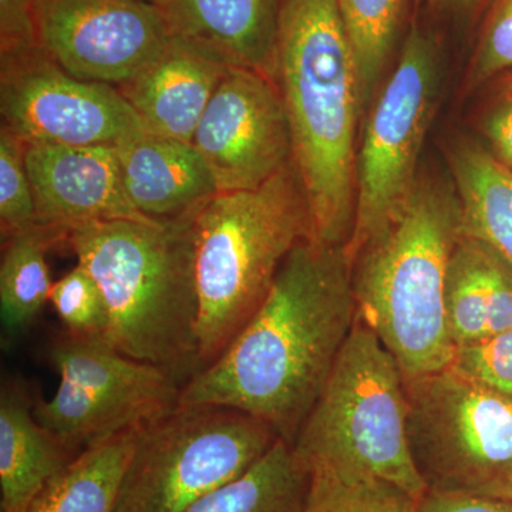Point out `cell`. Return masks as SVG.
<instances>
[{"mask_svg": "<svg viewBox=\"0 0 512 512\" xmlns=\"http://www.w3.org/2000/svg\"><path fill=\"white\" fill-rule=\"evenodd\" d=\"M356 319L345 249L305 239L247 325L184 384L178 404L239 410L292 444Z\"/></svg>", "mask_w": 512, "mask_h": 512, "instance_id": "obj_1", "label": "cell"}, {"mask_svg": "<svg viewBox=\"0 0 512 512\" xmlns=\"http://www.w3.org/2000/svg\"><path fill=\"white\" fill-rule=\"evenodd\" d=\"M275 79L312 239L345 248L355 225L357 121L365 99L338 0H284Z\"/></svg>", "mask_w": 512, "mask_h": 512, "instance_id": "obj_2", "label": "cell"}, {"mask_svg": "<svg viewBox=\"0 0 512 512\" xmlns=\"http://www.w3.org/2000/svg\"><path fill=\"white\" fill-rule=\"evenodd\" d=\"M200 210L173 220L86 222L69 228L66 239L103 292L106 338L181 387L202 369L194 244Z\"/></svg>", "mask_w": 512, "mask_h": 512, "instance_id": "obj_3", "label": "cell"}, {"mask_svg": "<svg viewBox=\"0 0 512 512\" xmlns=\"http://www.w3.org/2000/svg\"><path fill=\"white\" fill-rule=\"evenodd\" d=\"M463 235L456 188L420 181L409 207L352 265L357 315L399 363L404 379L450 366L448 262Z\"/></svg>", "mask_w": 512, "mask_h": 512, "instance_id": "obj_4", "label": "cell"}, {"mask_svg": "<svg viewBox=\"0 0 512 512\" xmlns=\"http://www.w3.org/2000/svg\"><path fill=\"white\" fill-rule=\"evenodd\" d=\"M312 239L311 211L292 161L255 190L218 192L194 224L202 369L258 311L296 245Z\"/></svg>", "mask_w": 512, "mask_h": 512, "instance_id": "obj_5", "label": "cell"}, {"mask_svg": "<svg viewBox=\"0 0 512 512\" xmlns=\"http://www.w3.org/2000/svg\"><path fill=\"white\" fill-rule=\"evenodd\" d=\"M292 447L309 473L366 474L426 494L407 439L402 369L359 315Z\"/></svg>", "mask_w": 512, "mask_h": 512, "instance_id": "obj_6", "label": "cell"}, {"mask_svg": "<svg viewBox=\"0 0 512 512\" xmlns=\"http://www.w3.org/2000/svg\"><path fill=\"white\" fill-rule=\"evenodd\" d=\"M407 439L426 493L512 501V399L447 366L404 379Z\"/></svg>", "mask_w": 512, "mask_h": 512, "instance_id": "obj_7", "label": "cell"}, {"mask_svg": "<svg viewBox=\"0 0 512 512\" xmlns=\"http://www.w3.org/2000/svg\"><path fill=\"white\" fill-rule=\"evenodd\" d=\"M278 439L239 410L178 404L138 433L114 512H185L242 476Z\"/></svg>", "mask_w": 512, "mask_h": 512, "instance_id": "obj_8", "label": "cell"}, {"mask_svg": "<svg viewBox=\"0 0 512 512\" xmlns=\"http://www.w3.org/2000/svg\"><path fill=\"white\" fill-rule=\"evenodd\" d=\"M59 386L35 417L73 457L141 429L180 403L181 384L161 367L121 353L106 336L67 332L49 350Z\"/></svg>", "mask_w": 512, "mask_h": 512, "instance_id": "obj_9", "label": "cell"}, {"mask_svg": "<svg viewBox=\"0 0 512 512\" xmlns=\"http://www.w3.org/2000/svg\"><path fill=\"white\" fill-rule=\"evenodd\" d=\"M436 92V46L413 26L357 150L355 225L343 248L350 268L363 249L402 217L416 194L417 164Z\"/></svg>", "mask_w": 512, "mask_h": 512, "instance_id": "obj_10", "label": "cell"}, {"mask_svg": "<svg viewBox=\"0 0 512 512\" xmlns=\"http://www.w3.org/2000/svg\"><path fill=\"white\" fill-rule=\"evenodd\" d=\"M0 113L26 144L119 147L151 133L117 87L67 73L37 46L0 53Z\"/></svg>", "mask_w": 512, "mask_h": 512, "instance_id": "obj_11", "label": "cell"}, {"mask_svg": "<svg viewBox=\"0 0 512 512\" xmlns=\"http://www.w3.org/2000/svg\"><path fill=\"white\" fill-rule=\"evenodd\" d=\"M36 45L79 79L119 87L173 39L147 0H36Z\"/></svg>", "mask_w": 512, "mask_h": 512, "instance_id": "obj_12", "label": "cell"}, {"mask_svg": "<svg viewBox=\"0 0 512 512\" xmlns=\"http://www.w3.org/2000/svg\"><path fill=\"white\" fill-rule=\"evenodd\" d=\"M192 146L210 168L218 192L255 190L281 173L292 161V137L274 77L229 67Z\"/></svg>", "mask_w": 512, "mask_h": 512, "instance_id": "obj_13", "label": "cell"}, {"mask_svg": "<svg viewBox=\"0 0 512 512\" xmlns=\"http://www.w3.org/2000/svg\"><path fill=\"white\" fill-rule=\"evenodd\" d=\"M26 167L39 224L151 220L128 201L116 147L26 144Z\"/></svg>", "mask_w": 512, "mask_h": 512, "instance_id": "obj_14", "label": "cell"}, {"mask_svg": "<svg viewBox=\"0 0 512 512\" xmlns=\"http://www.w3.org/2000/svg\"><path fill=\"white\" fill-rule=\"evenodd\" d=\"M229 67L204 47L173 36L160 55L117 89L151 133L192 143Z\"/></svg>", "mask_w": 512, "mask_h": 512, "instance_id": "obj_15", "label": "cell"}, {"mask_svg": "<svg viewBox=\"0 0 512 512\" xmlns=\"http://www.w3.org/2000/svg\"><path fill=\"white\" fill-rule=\"evenodd\" d=\"M116 150L128 201L143 217H183L218 194L210 168L192 143L148 133Z\"/></svg>", "mask_w": 512, "mask_h": 512, "instance_id": "obj_16", "label": "cell"}, {"mask_svg": "<svg viewBox=\"0 0 512 512\" xmlns=\"http://www.w3.org/2000/svg\"><path fill=\"white\" fill-rule=\"evenodd\" d=\"M284 0H160L171 33L204 47L229 66L276 76ZM276 80V79H275Z\"/></svg>", "mask_w": 512, "mask_h": 512, "instance_id": "obj_17", "label": "cell"}, {"mask_svg": "<svg viewBox=\"0 0 512 512\" xmlns=\"http://www.w3.org/2000/svg\"><path fill=\"white\" fill-rule=\"evenodd\" d=\"M444 303L454 349L511 329V266L463 232L448 262Z\"/></svg>", "mask_w": 512, "mask_h": 512, "instance_id": "obj_18", "label": "cell"}, {"mask_svg": "<svg viewBox=\"0 0 512 512\" xmlns=\"http://www.w3.org/2000/svg\"><path fill=\"white\" fill-rule=\"evenodd\" d=\"M40 426L28 393L6 383L0 396V512H23L74 460Z\"/></svg>", "mask_w": 512, "mask_h": 512, "instance_id": "obj_19", "label": "cell"}, {"mask_svg": "<svg viewBox=\"0 0 512 512\" xmlns=\"http://www.w3.org/2000/svg\"><path fill=\"white\" fill-rule=\"evenodd\" d=\"M463 232L490 245L512 268V170L490 150L463 144L451 154Z\"/></svg>", "mask_w": 512, "mask_h": 512, "instance_id": "obj_20", "label": "cell"}, {"mask_svg": "<svg viewBox=\"0 0 512 512\" xmlns=\"http://www.w3.org/2000/svg\"><path fill=\"white\" fill-rule=\"evenodd\" d=\"M69 229L35 224L2 241L0 261V319L3 333L18 338L35 322L50 299L47 255L66 245Z\"/></svg>", "mask_w": 512, "mask_h": 512, "instance_id": "obj_21", "label": "cell"}, {"mask_svg": "<svg viewBox=\"0 0 512 512\" xmlns=\"http://www.w3.org/2000/svg\"><path fill=\"white\" fill-rule=\"evenodd\" d=\"M141 429L124 431L83 451L42 488L23 512H114Z\"/></svg>", "mask_w": 512, "mask_h": 512, "instance_id": "obj_22", "label": "cell"}, {"mask_svg": "<svg viewBox=\"0 0 512 512\" xmlns=\"http://www.w3.org/2000/svg\"><path fill=\"white\" fill-rule=\"evenodd\" d=\"M309 480L311 474L292 444L278 439L242 476L205 495L185 512H302Z\"/></svg>", "mask_w": 512, "mask_h": 512, "instance_id": "obj_23", "label": "cell"}, {"mask_svg": "<svg viewBox=\"0 0 512 512\" xmlns=\"http://www.w3.org/2000/svg\"><path fill=\"white\" fill-rule=\"evenodd\" d=\"M302 512H420V498L366 474L312 471Z\"/></svg>", "mask_w": 512, "mask_h": 512, "instance_id": "obj_24", "label": "cell"}, {"mask_svg": "<svg viewBox=\"0 0 512 512\" xmlns=\"http://www.w3.org/2000/svg\"><path fill=\"white\" fill-rule=\"evenodd\" d=\"M338 5L355 50L366 100L392 53L406 0H338Z\"/></svg>", "mask_w": 512, "mask_h": 512, "instance_id": "obj_25", "label": "cell"}, {"mask_svg": "<svg viewBox=\"0 0 512 512\" xmlns=\"http://www.w3.org/2000/svg\"><path fill=\"white\" fill-rule=\"evenodd\" d=\"M36 222L35 198L26 167V143L0 126V235L3 239Z\"/></svg>", "mask_w": 512, "mask_h": 512, "instance_id": "obj_26", "label": "cell"}, {"mask_svg": "<svg viewBox=\"0 0 512 512\" xmlns=\"http://www.w3.org/2000/svg\"><path fill=\"white\" fill-rule=\"evenodd\" d=\"M49 302L72 335H107L109 312L103 292L82 265L77 264L63 278L53 282Z\"/></svg>", "mask_w": 512, "mask_h": 512, "instance_id": "obj_27", "label": "cell"}, {"mask_svg": "<svg viewBox=\"0 0 512 512\" xmlns=\"http://www.w3.org/2000/svg\"><path fill=\"white\" fill-rule=\"evenodd\" d=\"M451 367L512 399V328L454 349Z\"/></svg>", "mask_w": 512, "mask_h": 512, "instance_id": "obj_28", "label": "cell"}, {"mask_svg": "<svg viewBox=\"0 0 512 512\" xmlns=\"http://www.w3.org/2000/svg\"><path fill=\"white\" fill-rule=\"evenodd\" d=\"M512 70V0H495L471 64V86Z\"/></svg>", "mask_w": 512, "mask_h": 512, "instance_id": "obj_29", "label": "cell"}, {"mask_svg": "<svg viewBox=\"0 0 512 512\" xmlns=\"http://www.w3.org/2000/svg\"><path fill=\"white\" fill-rule=\"evenodd\" d=\"M491 153L512 170V70L505 74L485 121Z\"/></svg>", "mask_w": 512, "mask_h": 512, "instance_id": "obj_30", "label": "cell"}, {"mask_svg": "<svg viewBox=\"0 0 512 512\" xmlns=\"http://www.w3.org/2000/svg\"><path fill=\"white\" fill-rule=\"evenodd\" d=\"M36 0H0V53L37 46L35 35Z\"/></svg>", "mask_w": 512, "mask_h": 512, "instance_id": "obj_31", "label": "cell"}, {"mask_svg": "<svg viewBox=\"0 0 512 512\" xmlns=\"http://www.w3.org/2000/svg\"><path fill=\"white\" fill-rule=\"evenodd\" d=\"M420 512H512V501L427 491L420 498Z\"/></svg>", "mask_w": 512, "mask_h": 512, "instance_id": "obj_32", "label": "cell"}, {"mask_svg": "<svg viewBox=\"0 0 512 512\" xmlns=\"http://www.w3.org/2000/svg\"><path fill=\"white\" fill-rule=\"evenodd\" d=\"M433 2L440 8L466 9L476 3V0H433Z\"/></svg>", "mask_w": 512, "mask_h": 512, "instance_id": "obj_33", "label": "cell"}, {"mask_svg": "<svg viewBox=\"0 0 512 512\" xmlns=\"http://www.w3.org/2000/svg\"><path fill=\"white\" fill-rule=\"evenodd\" d=\"M147 2L156 3L157 5V3L160 2V0H147Z\"/></svg>", "mask_w": 512, "mask_h": 512, "instance_id": "obj_34", "label": "cell"}]
</instances>
